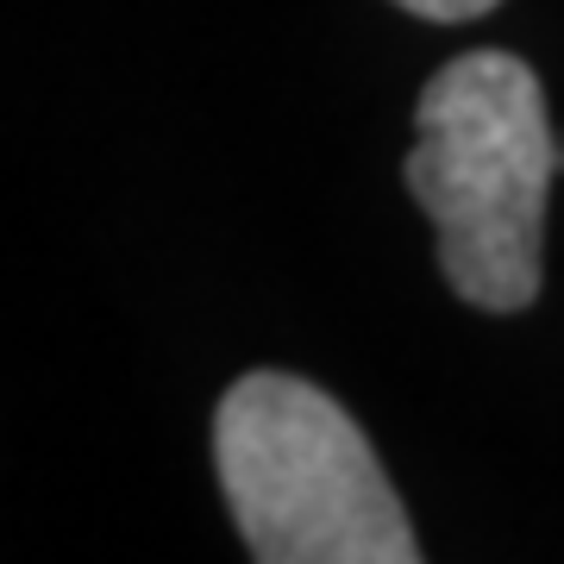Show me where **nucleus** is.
Returning <instances> with one entry per match:
<instances>
[{
	"instance_id": "obj_2",
	"label": "nucleus",
	"mask_w": 564,
	"mask_h": 564,
	"mask_svg": "<svg viewBox=\"0 0 564 564\" xmlns=\"http://www.w3.org/2000/svg\"><path fill=\"white\" fill-rule=\"evenodd\" d=\"M214 470L258 564H414L383 464L326 389L251 370L214 408Z\"/></svg>"
},
{
	"instance_id": "obj_3",
	"label": "nucleus",
	"mask_w": 564,
	"mask_h": 564,
	"mask_svg": "<svg viewBox=\"0 0 564 564\" xmlns=\"http://www.w3.org/2000/svg\"><path fill=\"white\" fill-rule=\"evenodd\" d=\"M402 13H414V20H433V25H458V20H477V13H489V7H502V0H395Z\"/></svg>"
},
{
	"instance_id": "obj_1",
	"label": "nucleus",
	"mask_w": 564,
	"mask_h": 564,
	"mask_svg": "<svg viewBox=\"0 0 564 564\" xmlns=\"http://www.w3.org/2000/svg\"><path fill=\"white\" fill-rule=\"evenodd\" d=\"M564 144L540 76L508 51H464L421 88L408 195L440 232L452 295L484 314H521L540 295L545 195Z\"/></svg>"
}]
</instances>
